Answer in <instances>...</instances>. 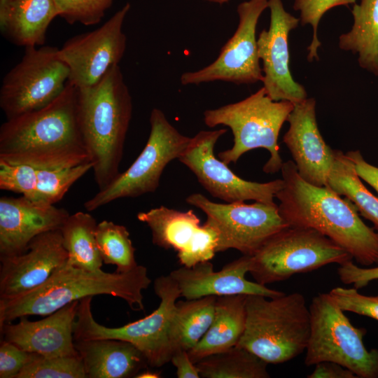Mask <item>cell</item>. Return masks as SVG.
I'll return each instance as SVG.
<instances>
[{"mask_svg": "<svg viewBox=\"0 0 378 378\" xmlns=\"http://www.w3.org/2000/svg\"><path fill=\"white\" fill-rule=\"evenodd\" d=\"M0 160L51 169L90 162L78 121L77 88L67 82L47 106L7 119L0 127Z\"/></svg>", "mask_w": 378, "mask_h": 378, "instance_id": "obj_1", "label": "cell"}, {"mask_svg": "<svg viewBox=\"0 0 378 378\" xmlns=\"http://www.w3.org/2000/svg\"><path fill=\"white\" fill-rule=\"evenodd\" d=\"M283 188L276 193L281 216L289 226L313 228L363 266L378 264V232L368 226L351 202L326 186L303 180L293 161L283 162Z\"/></svg>", "mask_w": 378, "mask_h": 378, "instance_id": "obj_2", "label": "cell"}, {"mask_svg": "<svg viewBox=\"0 0 378 378\" xmlns=\"http://www.w3.org/2000/svg\"><path fill=\"white\" fill-rule=\"evenodd\" d=\"M132 115V99L119 65L97 84L77 88V116L99 190L118 175Z\"/></svg>", "mask_w": 378, "mask_h": 378, "instance_id": "obj_3", "label": "cell"}, {"mask_svg": "<svg viewBox=\"0 0 378 378\" xmlns=\"http://www.w3.org/2000/svg\"><path fill=\"white\" fill-rule=\"evenodd\" d=\"M146 267L127 272L88 271L67 262L39 288L10 299H0V326L24 316H48L84 298L109 295L124 300L133 310H144L142 290L150 284Z\"/></svg>", "mask_w": 378, "mask_h": 378, "instance_id": "obj_4", "label": "cell"}, {"mask_svg": "<svg viewBox=\"0 0 378 378\" xmlns=\"http://www.w3.org/2000/svg\"><path fill=\"white\" fill-rule=\"evenodd\" d=\"M245 329L236 346L268 364L293 359L306 350L310 334V312L304 297L292 293L270 298L248 295Z\"/></svg>", "mask_w": 378, "mask_h": 378, "instance_id": "obj_5", "label": "cell"}, {"mask_svg": "<svg viewBox=\"0 0 378 378\" xmlns=\"http://www.w3.org/2000/svg\"><path fill=\"white\" fill-rule=\"evenodd\" d=\"M293 108L294 104L289 101H274L262 87L239 102L206 110L204 122L209 127L224 125L232 130V147L218 153L219 159L225 164L235 163L244 153L262 148L270 155L263 171L274 174L281 170L284 162L279 134Z\"/></svg>", "mask_w": 378, "mask_h": 378, "instance_id": "obj_6", "label": "cell"}, {"mask_svg": "<svg viewBox=\"0 0 378 378\" xmlns=\"http://www.w3.org/2000/svg\"><path fill=\"white\" fill-rule=\"evenodd\" d=\"M153 289L160 300L158 307L146 317L118 328L106 327L94 320L91 311L92 297L80 300L74 325V341L124 340L141 351L149 366L160 368L167 364L173 354L170 329L181 291L169 275L158 277Z\"/></svg>", "mask_w": 378, "mask_h": 378, "instance_id": "obj_7", "label": "cell"}, {"mask_svg": "<svg viewBox=\"0 0 378 378\" xmlns=\"http://www.w3.org/2000/svg\"><path fill=\"white\" fill-rule=\"evenodd\" d=\"M310 334L304 364L337 363L357 377H378V349L368 351L363 343L367 330L355 327L329 293L314 296L309 307Z\"/></svg>", "mask_w": 378, "mask_h": 378, "instance_id": "obj_8", "label": "cell"}, {"mask_svg": "<svg viewBox=\"0 0 378 378\" xmlns=\"http://www.w3.org/2000/svg\"><path fill=\"white\" fill-rule=\"evenodd\" d=\"M352 259L346 251L318 231L288 226L271 237L252 256L249 273L256 282L266 286L298 273L332 263L342 265Z\"/></svg>", "mask_w": 378, "mask_h": 378, "instance_id": "obj_9", "label": "cell"}, {"mask_svg": "<svg viewBox=\"0 0 378 378\" xmlns=\"http://www.w3.org/2000/svg\"><path fill=\"white\" fill-rule=\"evenodd\" d=\"M149 122V136L139 155L126 171L84 203L87 211L120 198L155 192L167 164L178 159L189 145L191 137L181 134L160 109H152Z\"/></svg>", "mask_w": 378, "mask_h": 378, "instance_id": "obj_10", "label": "cell"}, {"mask_svg": "<svg viewBox=\"0 0 378 378\" xmlns=\"http://www.w3.org/2000/svg\"><path fill=\"white\" fill-rule=\"evenodd\" d=\"M26 47L21 60L4 77L0 107L7 119L43 108L64 90L69 70L52 46Z\"/></svg>", "mask_w": 378, "mask_h": 378, "instance_id": "obj_11", "label": "cell"}, {"mask_svg": "<svg viewBox=\"0 0 378 378\" xmlns=\"http://www.w3.org/2000/svg\"><path fill=\"white\" fill-rule=\"evenodd\" d=\"M186 201L201 209L217 230L216 253L234 248L243 255L253 256L271 237L289 226L276 203L220 204L200 193L189 195Z\"/></svg>", "mask_w": 378, "mask_h": 378, "instance_id": "obj_12", "label": "cell"}, {"mask_svg": "<svg viewBox=\"0 0 378 378\" xmlns=\"http://www.w3.org/2000/svg\"><path fill=\"white\" fill-rule=\"evenodd\" d=\"M269 0H248L237 8L239 18L234 34L222 47L217 58L202 69L186 71L180 78L183 85L214 81L253 84L262 81L258 53L256 27Z\"/></svg>", "mask_w": 378, "mask_h": 378, "instance_id": "obj_13", "label": "cell"}, {"mask_svg": "<svg viewBox=\"0 0 378 378\" xmlns=\"http://www.w3.org/2000/svg\"><path fill=\"white\" fill-rule=\"evenodd\" d=\"M226 132L223 128L199 132L191 137L178 160L192 172L200 183L214 197L227 203L246 200L275 203L274 199L284 186L282 178L267 183L246 181L215 157V145Z\"/></svg>", "mask_w": 378, "mask_h": 378, "instance_id": "obj_14", "label": "cell"}, {"mask_svg": "<svg viewBox=\"0 0 378 378\" xmlns=\"http://www.w3.org/2000/svg\"><path fill=\"white\" fill-rule=\"evenodd\" d=\"M130 9L127 3L99 28L69 38L59 48L69 70V83L77 88L94 85L119 64L127 46L122 26Z\"/></svg>", "mask_w": 378, "mask_h": 378, "instance_id": "obj_15", "label": "cell"}, {"mask_svg": "<svg viewBox=\"0 0 378 378\" xmlns=\"http://www.w3.org/2000/svg\"><path fill=\"white\" fill-rule=\"evenodd\" d=\"M136 217L150 229L153 243L176 251L183 266L211 260L216 253L217 230L207 220L201 225L191 209L181 211L160 206L139 212Z\"/></svg>", "mask_w": 378, "mask_h": 378, "instance_id": "obj_16", "label": "cell"}, {"mask_svg": "<svg viewBox=\"0 0 378 378\" xmlns=\"http://www.w3.org/2000/svg\"><path fill=\"white\" fill-rule=\"evenodd\" d=\"M270 24L257 38L258 53L262 62L263 88L274 101L293 104L307 98L304 88L290 73L288 35L298 25L300 18L287 12L281 0H269Z\"/></svg>", "mask_w": 378, "mask_h": 378, "instance_id": "obj_17", "label": "cell"}, {"mask_svg": "<svg viewBox=\"0 0 378 378\" xmlns=\"http://www.w3.org/2000/svg\"><path fill=\"white\" fill-rule=\"evenodd\" d=\"M67 260L60 229L36 236L24 252L0 258V299L13 298L39 288Z\"/></svg>", "mask_w": 378, "mask_h": 378, "instance_id": "obj_18", "label": "cell"}, {"mask_svg": "<svg viewBox=\"0 0 378 378\" xmlns=\"http://www.w3.org/2000/svg\"><path fill=\"white\" fill-rule=\"evenodd\" d=\"M287 121L283 142L290 152L301 178L316 186H326L334 162V150L324 141L317 125L316 101L306 98L294 104Z\"/></svg>", "mask_w": 378, "mask_h": 378, "instance_id": "obj_19", "label": "cell"}, {"mask_svg": "<svg viewBox=\"0 0 378 378\" xmlns=\"http://www.w3.org/2000/svg\"><path fill=\"white\" fill-rule=\"evenodd\" d=\"M251 260L252 256L243 255L217 272L210 260L203 261L192 267L182 266L169 275L178 284L181 297L186 300L209 295H259L273 298L284 295L282 291L246 279Z\"/></svg>", "mask_w": 378, "mask_h": 378, "instance_id": "obj_20", "label": "cell"}, {"mask_svg": "<svg viewBox=\"0 0 378 378\" xmlns=\"http://www.w3.org/2000/svg\"><path fill=\"white\" fill-rule=\"evenodd\" d=\"M65 209L39 204L24 196L0 198V258L24 252L36 236L61 229L69 216Z\"/></svg>", "mask_w": 378, "mask_h": 378, "instance_id": "obj_21", "label": "cell"}, {"mask_svg": "<svg viewBox=\"0 0 378 378\" xmlns=\"http://www.w3.org/2000/svg\"><path fill=\"white\" fill-rule=\"evenodd\" d=\"M79 301L72 302L39 321H31L24 316L15 324L0 326L3 340L43 357L78 356L74 325Z\"/></svg>", "mask_w": 378, "mask_h": 378, "instance_id": "obj_22", "label": "cell"}, {"mask_svg": "<svg viewBox=\"0 0 378 378\" xmlns=\"http://www.w3.org/2000/svg\"><path fill=\"white\" fill-rule=\"evenodd\" d=\"M92 167V162L71 168L51 169L0 160V189L21 194L36 203L54 205Z\"/></svg>", "mask_w": 378, "mask_h": 378, "instance_id": "obj_23", "label": "cell"}, {"mask_svg": "<svg viewBox=\"0 0 378 378\" xmlns=\"http://www.w3.org/2000/svg\"><path fill=\"white\" fill-rule=\"evenodd\" d=\"M87 378L135 377L146 369L145 356L132 343L114 339L74 341Z\"/></svg>", "mask_w": 378, "mask_h": 378, "instance_id": "obj_24", "label": "cell"}, {"mask_svg": "<svg viewBox=\"0 0 378 378\" xmlns=\"http://www.w3.org/2000/svg\"><path fill=\"white\" fill-rule=\"evenodd\" d=\"M59 15L52 0H0V31L24 48L44 44L47 29Z\"/></svg>", "mask_w": 378, "mask_h": 378, "instance_id": "obj_25", "label": "cell"}, {"mask_svg": "<svg viewBox=\"0 0 378 378\" xmlns=\"http://www.w3.org/2000/svg\"><path fill=\"white\" fill-rule=\"evenodd\" d=\"M247 295L237 294L216 297L211 326L197 345L188 351L195 364L204 357L237 344L245 329Z\"/></svg>", "mask_w": 378, "mask_h": 378, "instance_id": "obj_26", "label": "cell"}, {"mask_svg": "<svg viewBox=\"0 0 378 378\" xmlns=\"http://www.w3.org/2000/svg\"><path fill=\"white\" fill-rule=\"evenodd\" d=\"M351 13V29L340 35L339 47L357 54L359 65L378 76V0H360Z\"/></svg>", "mask_w": 378, "mask_h": 378, "instance_id": "obj_27", "label": "cell"}, {"mask_svg": "<svg viewBox=\"0 0 378 378\" xmlns=\"http://www.w3.org/2000/svg\"><path fill=\"white\" fill-rule=\"evenodd\" d=\"M216 297L176 301L170 329L173 354L180 349L189 351L206 332L214 319Z\"/></svg>", "mask_w": 378, "mask_h": 378, "instance_id": "obj_28", "label": "cell"}, {"mask_svg": "<svg viewBox=\"0 0 378 378\" xmlns=\"http://www.w3.org/2000/svg\"><path fill=\"white\" fill-rule=\"evenodd\" d=\"M95 218L88 212L69 215L60 230L67 251V262L88 271L101 270L103 264L95 237Z\"/></svg>", "mask_w": 378, "mask_h": 378, "instance_id": "obj_29", "label": "cell"}, {"mask_svg": "<svg viewBox=\"0 0 378 378\" xmlns=\"http://www.w3.org/2000/svg\"><path fill=\"white\" fill-rule=\"evenodd\" d=\"M326 187L353 203L360 215L372 222L378 232V197L364 186L356 174L354 162L340 150H334V162Z\"/></svg>", "mask_w": 378, "mask_h": 378, "instance_id": "obj_30", "label": "cell"}, {"mask_svg": "<svg viewBox=\"0 0 378 378\" xmlns=\"http://www.w3.org/2000/svg\"><path fill=\"white\" fill-rule=\"evenodd\" d=\"M200 377L268 378V365L248 350L234 346L209 355L195 363Z\"/></svg>", "mask_w": 378, "mask_h": 378, "instance_id": "obj_31", "label": "cell"}, {"mask_svg": "<svg viewBox=\"0 0 378 378\" xmlns=\"http://www.w3.org/2000/svg\"><path fill=\"white\" fill-rule=\"evenodd\" d=\"M95 237L103 263L115 265V272H127L139 265L130 232L124 225L102 220L97 225Z\"/></svg>", "mask_w": 378, "mask_h": 378, "instance_id": "obj_32", "label": "cell"}, {"mask_svg": "<svg viewBox=\"0 0 378 378\" xmlns=\"http://www.w3.org/2000/svg\"><path fill=\"white\" fill-rule=\"evenodd\" d=\"M78 356L37 358L27 365L17 378H86Z\"/></svg>", "mask_w": 378, "mask_h": 378, "instance_id": "obj_33", "label": "cell"}, {"mask_svg": "<svg viewBox=\"0 0 378 378\" xmlns=\"http://www.w3.org/2000/svg\"><path fill=\"white\" fill-rule=\"evenodd\" d=\"M356 4V0H295L293 8L300 13V20L302 25L309 24L313 29L312 40L307 47V60H318V49L321 42L317 31L322 16L330 9L338 6H348Z\"/></svg>", "mask_w": 378, "mask_h": 378, "instance_id": "obj_34", "label": "cell"}, {"mask_svg": "<svg viewBox=\"0 0 378 378\" xmlns=\"http://www.w3.org/2000/svg\"><path fill=\"white\" fill-rule=\"evenodd\" d=\"M59 15L68 23H99L113 0H52Z\"/></svg>", "mask_w": 378, "mask_h": 378, "instance_id": "obj_35", "label": "cell"}, {"mask_svg": "<svg viewBox=\"0 0 378 378\" xmlns=\"http://www.w3.org/2000/svg\"><path fill=\"white\" fill-rule=\"evenodd\" d=\"M355 288L336 287L328 293L344 312H350L378 321V295L360 294Z\"/></svg>", "mask_w": 378, "mask_h": 378, "instance_id": "obj_36", "label": "cell"}, {"mask_svg": "<svg viewBox=\"0 0 378 378\" xmlns=\"http://www.w3.org/2000/svg\"><path fill=\"white\" fill-rule=\"evenodd\" d=\"M41 355L24 351L14 344L1 341L0 346V377L17 378L18 374Z\"/></svg>", "mask_w": 378, "mask_h": 378, "instance_id": "obj_37", "label": "cell"}, {"mask_svg": "<svg viewBox=\"0 0 378 378\" xmlns=\"http://www.w3.org/2000/svg\"><path fill=\"white\" fill-rule=\"evenodd\" d=\"M340 281L344 284H353L359 289L365 287L372 281L378 280V266L372 268H363L357 266L352 260H349L337 269Z\"/></svg>", "mask_w": 378, "mask_h": 378, "instance_id": "obj_38", "label": "cell"}, {"mask_svg": "<svg viewBox=\"0 0 378 378\" xmlns=\"http://www.w3.org/2000/svg\"><path fill=\"white\" fill-rule=\"evenodd\" d=\"M346 155L354 162L360 179L371 186L378 194V167L365 161L358 150L348 151Z\"/></svg>", "mask_w": 378, "mask_h": 378, "instance_id": "obj_39", "label": "cell"}, {"mask_svg": "<svg viewBox=\"0 0 378 378\" xmlns=\"http://www.w3.org/2000/svg\"><path fill=\"white\" fill-rule=\"evenodd\" d=\"M308 378H357L349 369L332 361H323L315 365Z\"/></svg>", "mask_w": 378, "mask_h": 378, "instance_id": "obj_40", "label": "cell"}, {"mask_svg": "<svg viewBox=\"0 0 378 378\" xmlns=\"http://www.w3.org/2000/svg\"><path fill=\"white\" fill-rule=\"evenodd\" d=\"M170 361L176 369L178 378H200V374L196 365L191 360L188 351L176 350L171 357Z\"/></svg>", "mask_w": 378, "mask_h": 378, "instance_id": "obj_41", "label": "cell"}, {"mask_svg": "<svg viewBox=\"0 0 378 378\" xmlns=\"http://www.w3.org/2000/svg\"><path fill=\"white\" fill-rule=\"evenodd\" d=\"M160 373L156 372H152L150 370H145L144 372H139L136 374L135 377L138 378H158L160 377Z\"/></svg>", "mask_w": 378, "mask_h": 378, "instance_id": "obj_42", "label": "cell"}, {"mask_svg": "<svg viewBox=\"0 0 378 378\" xmlns=\"http://www.w3.org/2000/svg\"><path fill=\"white\" fill-rule=\"evenodd\" d=\"M205 1L211 2V3H214V4H217L219 5H223L225 4L228 3L230 0H205Z\"/></svg>", "mask_w": 378, "mask_h": 378, "instance_id": "obj_43", "label": "cell"}]
</instances>
